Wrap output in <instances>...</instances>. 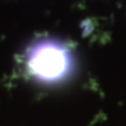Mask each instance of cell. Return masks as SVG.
<instances>
[{
    "instance_id": "1",
    "label": "cell",
    "mask_w": 126,
    "mask_h": 126,
    "mask_svg": "<svg viewBox=\"0 0 126 126\" xmlns=\"http://www.w3.org/2000/svg\"><path fill=\"white\" fill-rule=\"evenodd\" d=\"M70 60L64 47L54 42H43L35 46L27 58V68L36 78L55 81L68 72Z\"/></svg>"
}]
</instances>
